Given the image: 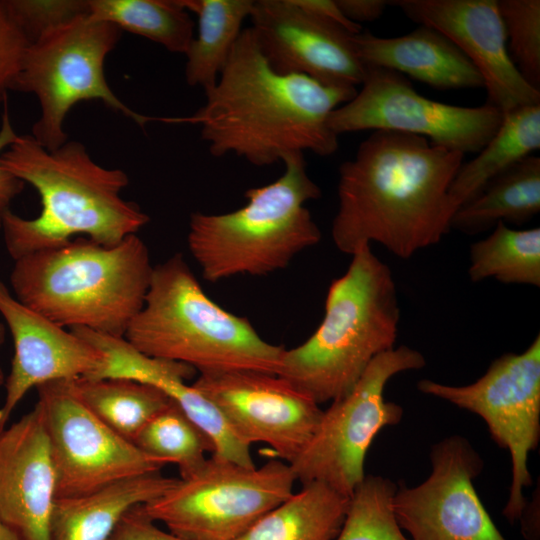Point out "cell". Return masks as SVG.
<instances>
[{
	"instance_id": "obj_15",
	"label": "cell",
	"mask_w": 540,
	"mask_h": 540,
	"mask_svg": "<svg viewBox=\"0 0 540 540\" xmlns=\"http://www.w3.org/2000/svg\"><path fill=\"white\" fill-rule=\"evenodd\" d=\"M248 444L261 442L291 463L314 434L323 410L285 378L256 371L199 374L191 384Z\"/></svg>"
},
{
	"instance_id": "obj_11",
	"label": "cell",
	"mask_w": 540,
	"mask_h": 540,
	"mask_svg": "<svg viewBox=\"0 0 540 540\" xmlns=\"http://www.w3.org/2000/svg\"><path fill=\"white\" fill-rule=\"evenodd\" d=\"M417 388L480 416L495 443L509 451L512 478L503 515L515 523L527 504L523 489L532 484L528 457L540 440V335L522 353L495 359L471 384L423 379Z\"/></svg>"
},
{
	"instance_id": "obj_21",
	"label": "cell",
	"mask_w": 540,
	"mask_h": 540,
	"mask_svg": "<svg viewBox=\"0 0 540 540\" xmlns=\"http://www.w3.org/2000/svg\"><path fill=\"white\" fill-rule=\"evenodd\" d=\"M197 371L182 362L129 353L122 365L125 378L153 385L172 399L210 439L211 458L254 467L250 444L232 428L220 410L192 385L186 383Z\"/></svg>"
},
{
	"instance_id": "obj_26",
	"label": "cell",
	"mask_w": 540,
	"mask_h": 540,
	"mask_svg": "<svg viewBox=\"0 0 540 540\" xmlns=\"http://www.w3.org/2000/svg\"><path fill=\"white\" fill-rule=\"evenodd\" d=\"M197 16V36L185 56V78L189 86L204 91L215 85L231 50L249 18L253 0H179Z\"/></svg>"
},
{
	"instance_id": "obj_40",
	"label": "cell",
	"mask_w": 540,
	"mask_h": 540,
	"mask_svg": "<svg viewBox=\"0 0 540 540\" xmlns=\"http://www.w3.org/2000/svg\"><path fill=\"white\" fill-rule=\"evenodd\" d=\"M0 540H18V538L1 521Z\"/></svg>"
},
{
	"instance_id": "obj_17",
	"label": "cell",
	"mask_w": 540,
	"mask_h": 540,
	"mask_svg": "<svg viewBox=\"0 0 540 540\" xmlns=\"http://www.w3.org/2000/svg\"><path fill=\"white\" fill-rule=\"evenodd\" d=\"M388 5L447 37L482 76L487 104L503 115L540 104V90L523 78L508 54L498 1L394 0Z\"/></svg>"
},
{
	"instance_id": "obj_1",
	"label": "cell",
	"mask_w": 540,
	"mask_h": 540,
	"mask_svg": "<svg viewBox=\"0 0 540 540\" xmlns=\"http://www.w3.org/2000/svg\"><path fill=\"white\" fill-rule=\"evenodd\" d=\"M463 157L421 136L373 131L339 168L337 249L352 256L376 242L408 259L437 244L459 208L449 189Z\"/></svg>"
},
{
	"instance_id": "obj_14",
	"label": "cell",
	"mask_w": 540,
	"mask_h": 540,
	"mask_svg": "<svg viewBox=\"0 0 540 540\" xmlns=\"http://www.w3.org/2000/svg\"><path fill=\"white\" fill-rule=\"evenodd\" d=\"M431 473L414 487L397 485L392 506L410 540H506L473 485L483 460L459 435L432 446Z\"/></svg>"
},
{
	"instance_id": "obj_16",
	"label": "cell",
	"mask_w": 540,
	"mask_h": 540,
	"mask_svg": "<svg viewBox=\"0 0 540 540\" xmlns=\"http://www.w3.org/2000/svg\"><path fill=\"white\" fill-rule=\"evenodd\" d=\"M258 46L280 74H298L324 85L356 88L366 66L354 35L298 6L294 0H255L249 15Z\"/></svg>"
},
{
	"instance_id": "obj_24",
	"label": "cell",
	"mask_w": 540,
	"mask_h": 540,
	"mask_svg": "<svg viewBox=\"0 0 540 540\" xmlns=\"http://www.w3.org/2000/svg\"><path fill=\"white\" fill-rule=\"evenodd\" d=\"M348 503L323 483L302 485L235 540H335Z\"/></svg>"
},
{
	"instance_id": "obj_37",
	"label": "cell",
	"mask_w": 540,
	"mask_h": 540,
	"mask_svg": "<svg viewBox=\"0 0 540 540\" xmlns=\"http://www.w3.org/2000/svg\"><path fill=\"white\" fill-rule=\"evenodd\" d=\"M304 10L340 25L353 34L361 32V25L348 20L336 0H294Z\"/></svg>"
},
{
	"instance_id": "obj_27",
	"label": "cell",
	"mask_w": 540,
	"mask_h": 540,
	"mask_svg": "<svg viewBox=\"0 0 540 540\" xmlns=\"http://www.w3.org/2000/svg\"><path fill=\"white\" fill-rule=\"evenodd\" d=\"M81 401L110 429L134 443L172 401L159 388L127 378L73 379Z\"/></svg>"
},
{
	"instance_id": "obj_18",
	"label": "cell",
	"mask_w": 540,
	"mask_h": 540,
	"mask_svg": "<svg viewBox=\"0 0 540 540\" xmlns=\"http://www.w3.org/2000/svg\"><path fill=\"white\" fill-rule=\"evenodd\" d=\"M0 315L14 345L0 407V433L13 411L32 388L56 380L89 377L103 362L92 344L18 301L0 281Z\"/></svg>"
},
{
	"instance_id": "obj_20",
	"label": "cell",
	"mask_w": 540,
	"mask_h": 540,
	"mask_svg": "<svg viewBox=\"0 0 540 540\" xmlns=\"http://www.w3.org/2000/svg\"><path fill=\"white\" fill-rule=\"evenodd\" d=\"M358 57L366 67L406 74L439 90L484 87L471 61L442 33L420 25L398 37H379L369 31L355 34Z\"/></svg>"
},
{
	"instance_id": "obj_3",
	"label": "cell",
	"mask_w": 540,
	"mask_h": 540,
	"mask_svg": "<svg viewBox=\"0 0 540 540\" xmlns=\"http://www.w3.org/2000/svg\"><path fill=\"white\" fill-rule=\"evenodd\" d=\"M0 165L38 192L33 219L9 211L3 222L5 247L13 260L63 245L75 236L115 246L150 220L121 192L129 178L121 169L95 162L79 141L47 150L31 135H19L0 155Z\"/></svg>"
},
{
	"instance_id": "obj_19",
	"label": "cell",
	"mask_w": 540,
	"mask_h": 540,
	"mask_svg": "<svg viewBox=\"0 0 540 540\" xmlns=\"http://www.w3.org/2000/svg\"><path fill=\"white\" fill-rule=\"evenodd\" d=\"M56 473L40 406L0 433V521L18 540H51Z\"/></svg>"
},
{
	"instance_id": "obj_5",
	"label": "cell",
	"mask_w": 540,
	"mask_h": 540,
	"mask_svg": "<svg viewBox=\"0 0 540 540\" xmlns=\"http://www.w3.org/2000/svg\"><path fill=\"white\" fill-rule=\"evenodd\" d=\"M327 291L315 332L285 349L278 375L317 404L348 394L372 360L394 348L400 307L392 271L367 245Z\"/></svg>"
},
{
	"instance_id": "obj_10",
	"label": "cell",
	"mask_w": 540,
	"mask_h": 540,
	"mask_svg": "<svg viewBox=\"0 0 540 540\" xmlns=\"http://www.w3.org/2000/svg\"><path fill=\"white\" fill-rule=\"evenodd\" d=\"M425 357L402 345L376 356L354 388L332 401L302 451L289 463L302 485L320 482L350 497L365 477V457L386 426L398 424L400 405L386 401L384 390L396 374L421 369Z\"/></svg>"
},
{
	"instance_id": "obj_7",
	"label": "cell",
	"mask_w": 540,
	"mask_h": 540,
	"mask_svg": "<svg viewBox=\"0 0 540 540\" xmlns=\"http://www.w3.org/2000/svg\"><path fill=\"white\" fill-rule=\"evenodd\" d=\"M282 163L284 172L274 182L245 192L243 207L191 214L188 248L205 280L267 275L320 242L321 231L305 204L320 198L321 190L307 173L304 154Z\"/></svg>"
},
{
	"instance_id": "obj_23",
	"label": "cell",
	"mask_w": 540,
	"mask_h": 540,
	"mask_svg": "<svg viewBox=\"0 0 540 540\" xmlns=\"http://www.w3.org/2000/svg\"><path fill=\"white\" fill-rule=\"evenodd\" d=\"M540 212V158L530 155L492 179L455 212L451 228L478 234L506 222L521 225Z\"/></svg>"
},
{
	"instance_id": "obj_13",
	"label": "cell",
	"mask_w": 540,
	"mask_h": 540,
	"mask_svg": "<svg viewBox=\"0 0 540 540\" xmlns=\"http://www.w3.org/2000/svg\"><path fill=\"white\" fill-rule=\"evenodd\" d=\"M56 473V499L82 496L167 465L103 423L78 397L73 379L37 388Z\"/></svg>"
},
{
	"instance_id": "obj_39",
	"label": "cell",
	"mask_w": 540,
	"mask_h": 540,
	"mask_svg": "<svg viewBox=\"0 0 540 540\" xmlns=\"http://www.w3.org/2000/svg\"><path fill=\"white\" fill-rule=\"evenodd\" d=\"M6 331H7V327L6 325L0 321V347L4 344L5 342V339H6ZM5 375H4V372L0 366V386L4 385L5 383Z\"/></svg>"
},
{
	"instance_id": "obj_34",
	"label": "cell",
	"mask_w": 540,
	"mask_h": 540,
	"mask_svg": "<svg viewBox=\"0 0 540 540\" xmlns=\"http://www.w3.org/2000/svg\"><path fill=\"white\" fill-rule=\"evenodd\" d=\"M30 42L0 0V104L7 100Z\"/></svg>"
},
{
	"instance_id": "obj_22",
	"label": "cell",
	"mask_w": 540,
	"mask_h": 540,
	"mask_svg": "<svg viewBox=\"0 0 540 540\" xmlns=\"http://www.w3.org/2000/svg\"><path fill=\"white\" fill-rule=\"evenodd\" d=\"M176 481L153 472L86 495L57 498L51 517V540H108L129 509L154 500Z\"/></svg>"
},
{
	"instance_id": "obj_6",
	"label": "cell",
	"mask_w": 540,
	"mask_h": 540,
	"mask_svg": "<svg viewBox=\"0 0 540 540\" xmlns=\"http://www.w3.org/2000/svg\"><path fill=\"white\" fill-rule=\"evenodd\" d=\"M124 338L146 356L185 363L199 374L278 375L285 351L211 300L181 253L153 267L144 305Z\"/></svg>"
},
{
	"instance_id": "obj_31",
	"label": "cell",
	"mask_w": 540,
	"mask_h": 540,
	"mask_svg": "<svg viewBox=\"0 0 540 540\" xmlns=\"http://www.w3.org/2000/svg\"><path fill=\"white\" fill-rule=\"evenodd\" d=\"M397 484L365 475L349 497L342 527L335 540H410L402 533L392 506Z\"/></svg>"
},
{
	"instance_id": "obj_30",
	"label": "cell",
	"mask_w": 540,
	"mask_h": 540,
	"mask_svg": "<svg viewBox=\"0 0 540 540\" xmlns=\"http://www.w3.org/2000/svg\"><path fill=\"white\" fill-rule=\"evenodd\" d=\"M134 444L147 455L178 466L180 479L197 473L213 446L207 435L172 400L140 432Z\"/></svg>"
},
{
	"instance_id": "obj_33",
	"label": "cell",
	"mask_w": 540,
	"mask_h": 540,
	"mask_svg": "<svg viewBox=\"0 0 540 540\" xmlns=\"http://www.w3.org/2000/svg\"><path fill=\"white\" fill-rule=\"evenodd\" d=\"M4 4L30 43L88 14V0H4Z\"/></svg>"
},
{
	"instance_id": "obj_28",
	"label": "cell",
	"mask_w": 540,
	"mask_h": 540,
	"mask_svg": "<svg viewBox=\"0 0 540 540\" xmlns=\"http://www.w3.org/2000/svg\"><path fill=\"white\" fill-rule=\"evenodd\" d=\"M88 16L186 54L195 23L179 0H88Z\"/></svg>"
},
{
	"instance_id": "obj_25",
	"label": "cell",
	"mask_w": 540,
	"mask_h": 540,
	"mask_svg": "<svg viewBox=\"0 0 540 540\" xmlns=\"http://www.w3.org/2000/svg\"><path fill=\"white\" fill-rule=\"evenodd\" d=\"M540 147V104L516 108L502 122L479 154L459 168L449 193L460 207L492 179L532 155Z\"/></svg>"
},
{
	"instance_id": "obj_29",
	"label": "cell",
	"mask_w": 540,
	"mask_h": 540,
	"mask_svg": "<svg viewBox=\"0 0 540 540\" xmlns=\"http://www.w3.org/2000/svg\"><path fill=\"white\" fill-rule=\"evenodd\" d=\"M472 282L493 278L504 284L540 286V228L516 230L499 222L470 246Z\"/></svg>"
},
{
	"instance_id": "obj_32",
	"label": "cell",
	"mask_w": 540,
	"mask_h": 540,
	"mask_svg": "<svg viewBox=\"0 0 540 540\" xmlns=\"http://www.w3.org/2000/svg\"><path fill=\"white\" fill-rule=\"evenodd\" d=\"M508 54L523 78L540 86V1H498Z\"/></svg>"
},
{
	"instance_id": "obj_12",
	"label": "cell",
	"mask_w": 540,
	"mask_h": 540,
	"mask_svg": "<svg viewBox=\"0 0 540 540\" xmlns=\"http://www.w3.org/2000/svg\"><path fill=\"white\" fill-rule=\"evenodd\" d=\"M502 119L503 113L487 103L445 104L420 95L402 74L366 67L360 91L330 114L328 126L337 136L363 130L413 134L465 154L479 152Z\"/></svg>"
},
{
	"instance_id": "obj_4",
	"label": "cell",
	"mask_w": 540,
	"mask_h": 540,
	"mask_svg": "<svg viewBox=\"0 0 540 540\" xmlns=\"http://www.w3.org/2000/svg\"><path fill=\"white\" fill-rule=\"evenodd\" d=\"M153 267L136 234L110 247L77 237L14 260L10 290L61 327L124 338L144 305Z\"/></svg>"
},
{
	"instance_id": "obj_35",
	"label": "cell",
	"mask_w": 540,
	"mask_h": 540,
	"mask_svg": "<svg viewBox=\"0 0 540 540\" xmlns=\"http://www.w3.org/2000/svg\"><path fill=\"white\" fill-rule=\"evenodd\" d=\"M108 540H183L156 526L146 513L144 504L129 509L121 518Z\"/></svg>"
},
{
	"instance_id": "obj_8",
	"label": "cell",
	"mask_w": 540,
	"mask_h": 540,
	"mask_svg": "<svg viewBox=\"0 0 540 540\" xmlns=\"http://www.w3.org/2000/svg\"><path fill=\"white\" fill-rule=\"evenodd\" d=\"M121 34L114 24L85 14L29 44L12 90L37 97L41 112L30 135L45 149L55 150L68 140L64 120L79 102L102 101L141 127L157 120L125 105L106 81L104 62Z\"/></svg>"
},
{
	"instance_id": "obj_2",
	"label": "cell",
	"mask_w": 540,
	"mask_h": 540,
	"mask_svg": "<svg viewBox=\"0 0 540 540\" xmlns=\"http://www.w3.org/2000/svg\"><path fill=\"white\" fill-rule=\"evenodd\" d=\"M204 92L205 104L193 115L157 120L196 124L212 156L234 154L263 167L305 151L333 154L338 136L329 128L328 118L357 89L276 72L248 27L234 44L215 85Z\"/></svg>"
},
{
	"instance_id": "obj_9",
	"label": "cell",
	"mask_w": 540,
	"mask_h": 540,
	"mask_svg": "<svg viewBox=\"0 0 540 540\" xmlns=\"http://www.w3.org/2000/svg\"><path fill=\"white\" fill-rule=\"evenodd\" d=\"M295 482L290 465L277 458L257 468L210 457L144 508L183 540H235L289 498Z\"/></svg>"
},
{
	"instance_id": "obj_36",
	"label": "cell",
	"mask_w": 540,
	"mask_h": 540,
	"mask_svg": "<svg viewBox=\"0 0 540 540\" xmlns=\"http://www.w3.org/2000/svg\"><path fill=\"white\" fill-rule=\"evenodd\" d=\"M18 136L11 122L7 104H5L0 125V155ZM24 187L25 183L21 179L0 165V232L6 214L11 211L12 201L23 191Z\"/></svg>"
},
{
	"instance_id": "obj_38",
	"label": "cell",
	"mask_w": 540,
	"mask_h": 540,
	"mask_svg": "<svg viewBox=\"0 0 540 540\" xmlns=\"http://www.w3.org/2000/svg\"><path fill=\"white\" fill-rule=\"evenodd\" d=\"M344 16L360 25L378 19L388 6L384 0H336Z\"/></svg>"
}]
</instances>
